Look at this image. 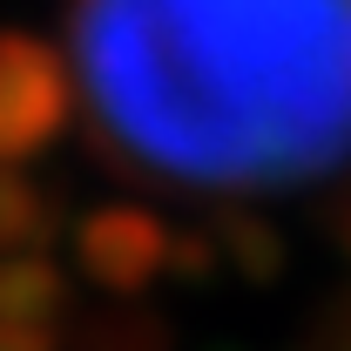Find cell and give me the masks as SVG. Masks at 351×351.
Segmentation results:
<instances>
[{
	"instance_id": "8",
	"label": "cell",
	"mask_w": 351,
	"mask_h": 351,
	"mask_svg": "<svg viewBox=\"0 0 351 351\" xmlns=\"http://www.w3.org/2000/svg\"><path fill=\"white\" fill-rule=\"evenodd\" d=\"M0 351H61L54 331H0Z\"/></svg>"
},
{
	"instance_id": "7",
	"label": "cell",
	"mask_w": 351,
	"mask_h": 351,
	"mask_svg": "<svg viewBox=\"0 0 351 351\" xmlns=\"http://www.w3.org/2000/svg\"><path fill=\"white\" fill-rule=\"evenodd\" d=\"M75 351H162V331H156L142 311H115V317H95V324H82Z\"/></svg>"
},
{
	"instance_id": "6",
	"label": "cell",
	"mask_w": 351,
	"mask_h": 351,
	"mask_svg": "<svg viewBox=\"0 0 351 351\" xmlns=\"http://www.w3.org/2000/svg\"><path fill=\"white\" fill-rule=\"evenodd\" d=\"M210 243H217V250L237 263L250 284L284 270V237H277L270 223H257L250 210H223V217H217V230H210Z\"/></svg>"
},
{
	"instance_id": "2",
	"label": "cell",
	"mask_w": 351,
	"mask_h": 351,
	"mask_svg": "<svg viewBox=\"0 0 351 351\" xmlns=\"http://www.w3.org/2000/svg\"><path fill=\"white\" fill-rule=\"evenodd\" d=\"M176 230L149 203H101L75 217V270L108 298H142L149 284L169 277Z\"/></svg>"
},
{
	"instance_id": "5",
	"label": "cell",
	"mask_w": 351,
	"mask_h": 351,
	"mask_svg": "<svg viewBox=\"0 0 351 351\" xmlns=\"http://www.w3.org/2000/svg\"><path fill=\"white\" fill-rule=\"evenodd\" d=\"M47 237H54V196H47L27 169L0 162V257H14V250H47Z\"/></svg>"
},
{
	"instance_id": "4",
	"label": "cell",
	"mask_w": 351,
	"mask_h": 351,
	"mask_svg": "<svg viewBox=\"0 0 351 351\" xmlns=\"http://www.w3.org/2000/svg\"><path fill=\"white\" fill-rule=\"evenodd\" d=\"M68 270L47 250L0 257V331H54L68 324Z\"/></svg>"
},
{
	"instance_id": "1",
	"label": "cell",
	"mask_w": 351,
	"mask_h": 351,
	"mask_svg": "<svg viewBox=\"0 0 351 351\" xmlns=\"http://www.w3.org/2000/svg\"><path fill=\"white\" fill-rule=\"evenodd\" d=\"M68 54L122 176L250 196L351 156V0H75Z\"/></svg>"
},
{
	"instance_id": "3",
	"label": "cell",
	"mask_w": 351,
	"mask_h": 351,
	"mask_svg": "<svg viewBox=\"0 0 351 351\" xmlns=\"http://www.w3.org/2000/svg\"><path fill=\"white\" fill-rule=\"evenodd\" d=\"M75 115V82L41 41L0 34V162H34Z\"/></svg>"
}]
</instances>
